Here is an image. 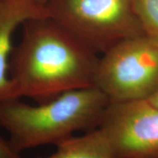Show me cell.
<instances>
[{"label": "cell", "instance_id": "cell-1", "mask_svg": "<svg viewBox=\"0 0 158 158\" xmlns=\"http://www.w3.org/2000/svg\"><path fill=\"white\" fill-rule=\"evenodd\" d=\"M12 51L9 75L15 98L42 103L70 91L94 86L98 53L51 18L26 22Z\"/></svg>", "mask_w": 158, "mask_h": 158}, {"label": "cell", "instance_id": "cell-2", "mask_svg": "<svg viewBox=\"0 0 158 158\" xmlns=\"http://www.w3.org/2000/svg\"><path fill=\"white\" fill-rule=\"evenodd\" d=\"M109 99L96 86L65 92L37 106L20 98L0 102V127L18 152L43 145L57 146L78 131L98 127Z\"/></svg>", "mask_w": 158, "mask_h": 158}, {"label": "cell", "instance_id": "cell-3", "mask_svg": "<svg viewBox=\"0 0 158 158\" xmlns=\"http://www.w3.org/2000/svg\"><path fill=\"white\" fill-rule=\"evenodd\" d=\"M94 86L110 102L148 100L158 89V38L125 39L99 59Z\"/></svg>", "mask_w": 158, "mask_h": 158}, {"label": "cell", "instance_id": "cell-4", "mask_svg": "<svg viewBox=\"0 0 158 158\" xmlns=\"http://www.w3.org/2000/svg\"><path fill=\"white\" fill-rule=\"evenodd\" d=\"M51 18L97 53L124 40L145 34L133 0H54L47 4Z\"/></svg>", "mask_w": 158, "mask_h": 158}, {"label": "cell", "instance_id": "cell-5", "mask_svg": "<svg viewBox=\"0 0 158 158\" xmlns=\"http://www.w3.org/2000/svg\"><path fill=\"white\" fill-rule=\"evenodd\" d=\"M98 128L114 158H158V108L147 100L110 102Z\"/></svg>", "mask_w": 158, "mask_h": 158}, {"label": "cell", "instance_id": "cell-6", "mask_svg": "<svg viewBox=\"0 0 158 158\" xmlns=\"http://www.w3.org/2000/svg\"><path fill=\"white\" fill-rule=\"evenodd\" d=\"M51 17L48 5L37 0H0V102L15 98L9 75L15 29L27 21Z\"/></svg>", "mask_w": 158, "mask_h": 158}, {"label": "cell", "instance_id": "cell-7", "mask_svg": "<svg viewBox=\"0 0 158 158\" xmlns=\"http://www.w3.org/2000/svg\"><path fill=\"white\" fill-rule=\"evenodd\" d=\"M56 147L52 155L38 158H114L107 139L99 128L72 136Z\"/></svg>", "mask_w": 158, "mask_h": 158}, {"label": "cell", "instance_id": "cell-8", "mask_svg": "<svg viewBox=\"0 0 158 158\" xmlns=\"http://www.w3.org/2000/svg\"><path fill=\"white\" fill-rule=\"evenodd\" d=\"M135 11L146 35L158 38V0H133Z\"/></svg>", "mask_w": 158, "mask_h": 158}, {"label": "cell", "instance_id": "cell-9", "mask_svg": "<svg viewBox=\"0 0 158 158\" xmlns=\"http://www.w3.org/2000/svg\"><path fill=\"white\" fill-rule=\"evenodd\" d=\"M0 158H22L19 152L13 147L10 141L0 136Z\"/></svg>", "mask_w": 158, "mask_h": 158}, {"label": "cell", "instance_id": "cell-10", "mask_svg": "<svg viewBox=\"0 0 158 158\" xmlns=\"http://www.w3.org/2000/svg\"><path fill=\"white\" fill-rule=\"evenodd\" d=\"M147 100L154 106L158 108V89Z\"/></svg>", "mask_w": 158, "mask_h": 158}, {"label": "cell", "instance_id": "cell-11", "mask_svg": "<svg viewBox=\"0 0 158 158\" xmlns=\"http://www.w3.org/2000/svg\"><path fill=\"white\" fill-rule=\"evenodd\" d=\"M37 1L43 4H45V5H47V4L51 2L54 1V0H37Z\"/></svg>", "mask_w": 158, "mask_h": 158}]
</instances>
